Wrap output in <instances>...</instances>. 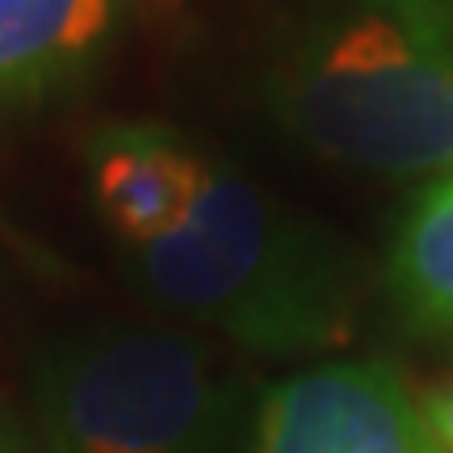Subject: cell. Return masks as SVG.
<instances>
[{
	"label": "cell",
	"mask_w": 453,
	"mask_h": 453,
	"mask_svg": "<svg viewBox=\"0 0 453 453\" xmlns=\"http://www.w3.org/2000/svg\"><path fill=\"white\" fill-rule=\"evenodd\" d=\"M424 407H428V420L437 428V437L445 441V449L453 453V382H445L441 390L424 395Z\"/></svg>",
	"instance_id": "cell-8"
},
{
	"label": "cell",
	"mask_w": 453,
	"mask_h": 453,
	"mask_svg": "<svg viewBox=\"0 0 453 453\" xmlns=\"http://www.w3.org/2000/svg\"><path fill=\"white\" fill-rule=\"evenodd\" d=\"M248 453H449L387 361H319L269 387Z\"/></svg>",
	"instance_id": "cell-4"
},
{
	"label": "cell",
	"mask_w": 453,
	"mask_h": 453,
	"mask_svg": "<svg viewBox=\"0 0 453 453\" xmlns=\"http://www.w3.org/2000/svg\"><path fill=\"white\" fill-rule=\"evenodd\" d=\"M127 0H0V101L30 97L97 59Z\"/></svg>",
	"instance_id": "cell-6"
},
{
	"label": "cell",
	"mask_w": 453,
	"mask_h": 453,
	"mask_svg": "<svg viewBox=\"0 0 453 453\" xmlns=\"http://www.w3.org/2000/svg\"><path fill=\"white\" fill-rule=\"evenodd\" d=\"M0 453H4V445H0Z\"/></svg>",
	"instance_id": "cell-9"
},
{
	"label": "cell",
	"mask_w": 453,
	"mask_h": 453,
	"mask_svg": "<svg viewBox=\"0 0 453 453\" xmlns=\"http://www.w3.org/2000/svg\"><path fill=\"white\" fill-rule=\"evenodd\" d=\"M390 290L416 324L453 336V173L437 177L390 243Z\"/></svg>",
	"instance_id": "cell-7"
},
{
	"label": "cell",
	"mask_w": 453,
	"mask_h": 453,
	"mask_svg": "<svg viewBox=\"0 0 453 453\" xmlns=\"http://www.w3.org/2000/svg\"><path fill=\"white\" fill-rule=\"evenodd\" d=\"M122 260L156 307L252 353H324L353 324L336 243L219 156L202 160L189 214Z\"/></svg>",
	"instance_id": "cell-1"
},
{
	"label": "cell",
	"mask_w": 453,
	"mask_h": 453,
	"mask_svg": "<svg viewBox=\"0 0 453 453\" xmlns=\"http://www.w3.org/2000/svg\"><path fill=\"white\" fill-rule=\"evenodd\" d=\"M273 110L327 160L453 173V0H327L273 81Z\"/></svg>",
	"instance_id": "cell-2"
},
{
	"label": "cell",
	"mask_w": 453,
	"mask_h": 453,
	"mask_svg": "<svg viewBox=\"0 0 453 453\" xmlns=\"http://www.w3.org/2000/svg\"><path fill=\"white\" fill-rule=\"evenodd\" d=\"M240 395L180 327L97 324L34 357L38 453H226Z\"/></svg>",
	"instance_id": "cell-3"
},
{
	"label": "cell",
	"mask_w": 453,
	"mask_h": 453,
	"mask_svg": "<svg viewBox=\"0 0 453 453\" xmlns=\"http://www.w3.org/2000/svg\"><path fill=\"white\" fill-rule=\"evenodd\" d=\"M202 160L206 151L164 122H105L84 143L97 214L122 248L160 240L189 214Z\"/></svg>",
	"instance_id": "cell-5"
}]
</instances>
